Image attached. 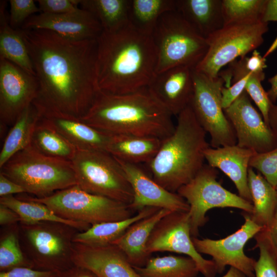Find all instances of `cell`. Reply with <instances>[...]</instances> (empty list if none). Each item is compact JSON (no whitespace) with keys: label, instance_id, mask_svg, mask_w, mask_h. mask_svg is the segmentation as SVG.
<instances>
[{"label":"cell","instance_id":"obj_1","mask_svg":"<svg viewBox=\"0 0 277 277\" xmlns=\"http://www.w3.org/2000/svg\"><path fill=\"white\" fill-rule=\"evenodd\" d=\"M20 30L38 83L32 104L42 116L83 117L100 91L96 39L73 41L49 30Z\"/></svg>","mask_w":277,"mask_h":277},{"label":"cell","instance_id":"obj_2","mask_svg":"<svg viewBox=\"0 0 277 277\" xmlns=\"http://www.w3.org/2000/svg\"><path fill=\"white\" fill-rule=\"evenodd\" d=\"M96 77L100 90L122 94L148 87L155 75L157 53L152 35L129 22L96 39Z\"/></svg>","mask_w":277,"mask_h":277},{"label":"cell","instance_id":"obj_3","mask_svg":"<svg viewBox=\"0 0 277 277\" xmlns=\"http://www.w3.org/2000/svg\"><path fill=\"white\" fill-rule=\"evenodd\" d=\"M172 116L146 87L122 94L100 90L91 108L80 119L111 135L163 140L174 131Z\"/></svg>","mask_w":277,"mask_h":277},{"label":"cell","instance_id":"obj_4","mask_svg":"<svg viewBox=\"0 0 277 277\" xmlns=\"http://www.w3.org/2000/svg\"><path fill=\"white\" fill-rule=\"evenodd\" d=\"M206 133L189 104L177 115L174 131L162 140L147 163L153 180L172 192L188 183L205 164L204 153L210 147Z\"/></svg>","mask_w":277,"mask_h":277},{"label":"cell","instance_id":"obj_5","mask_svg":"<svg viewBox=\"0 0 277 277\" xmlns=\"http://www.w3.org/2000/svg\"><path fill=\"white\" fill-rule=\"evenodd\" d=\"M0 173L37 198L77 185L71 161L46 156L31 145L11 157Z\"/></svg>","mask_w":277,"mask_h":277},{"label":"cell","instance_id":"obj_6","mask_svg":"<svg viewBox=\"0 0 277 277\" xmlns=\"http://www.w3.org/2000/svg\"><path fill=\"white\" fill-rule=\"evenodd\" d=\"M79 231L60 222L19 223L23 253L33 269L41 270L61 273L74 265L73 239Z\"/></svg>","mask_w":277,"mask_h":277},{"label":"cell","instance_id":"obj_7","mask_svg":"<svg viewBox=\"0 0 277 277\" xmlns=\"http://www.w3.org/2000/svg\"><path fill=\"white\" fill-rule=\"evenodd\" d=\"M151 35L157 53L155 74L178 66L194 69L208 50L207 39L176 10L160 18Z\"/></svg>","mask_w":277,"mask_h":277},{"label":"cell","instance_id":"obj_8","mask_svg":"<svg viewBox=\"0 0 277 277\" xmlns=\"http://www.w3.org/2000/svg\"><path fill=\"white\" fill-rule=\"evenodd\" d=\"M16 197L42 203L62 219L90 226L121 221L134 215L129 205L88 193L77 185L43 198L22 194Z\"/></svg>","mask_w":277,"mask_h":277},{"label":"cell","instance_id":"obj_9","mask_svg":"<svg viewBox=\"0 0 277 277\" xmlns=\"http://www.w3.org/2000/svg\"><path fill=\"white\" fill-rule=\"evenodd\" d=\"M83 190L130 205L133 192L117 160L106 151L77 150L71 161Z\"/></svg>","mask_w":277,"mask_h":277},{"label":"cell","instance_id":"obj_10","mask_svg":"<svg viewBox=\"0 0 277 277\" xmlns=\"http://www.w3.org/2000/svg\"><path fill=\"white\" fill-rule=\"evenodd\" d=\"M218 172L215 168L205 164L196 174L176 193L189 204L191 235L197 237L199 228L208 219L207 212L214 208L232 207L252 213L253 205L224 188L216 181Z\"/></svg>","mask_w":277,"mask_h":277},{"label":"cell","instance_id":"obj_11","mask_svg":"<svg viewBox=\"0 0 277 277\" xmlns=\"http://www.w3.org/2000/svg\"><path fill=\"white\" fill-rule=\"evenodd\" d=\"M193 93L190 105L200 124L210 136L212 148L236 144L234 130L222 104V90L225 79L219 73L210 77L192 70Z\"/></svg>","mask_w":277,"mask_h":277},{"label":"cell","instance_id":"obj_12","mask_svg":"<svg viewBox=\"0 0 277 277\" xmlns=\"http://www.w3.org/2000/svg\"><path fill=\"white\" fill-rule=\"evenodd\" d=\"M268 24L261 22L224 26L206 38L208 51L194 69L210 77L218 76L223 67L238 57L245 56L263 44Z\"/></svg>","mask_w":277,"mask_h":277},{"label":"cell","instance_id":"obj_13","mask_svg":"<svg viewBox=\"0 0 277 277\" xmlns=\"http://www.w3.org/2000/svg\"><path fill=\"white\" fill-rule=\"evenodd\" d=\"M165 251L191 258L205 277H215L217 273L213 261L205 259L193 245L188 211L171 212L155 226L147 244V252L150 256L154 252Z\"/></svg>","mask_w":277,"mask_h":277},{"label":"cell","instance_id":"obj_14","mask_svg":"<svg viewBox=\"0 0 277 277\" xmlns=\"http://www.w3.org/2000/svg\"><path fill=\"white\" fill-rule=\"evenodd\" d=\"M243 215L245 219L244 224L235 232L225 238L215 240L192 237L196 251L200 254L212 257L217 273L223 272L226 266H230L248 277H254L256 261L245 254L244 247L264 228L254 223L248 213L244 212Z\"/></svg>","mask_w":277,"mask_h":277},{"label":"cell","instance_id":"obj_15","mask_svg":"<svg viewBox=\"0 0 277 277\" xmlns=\"http://www.w3.org/2000/svg\"><path fill=\"white\" fill-rule=\"evenodd\" d=\"M35 75L15 64L0 59V124L2 133L11 127L23 111L36 97Z\"/></svg>","mask_w":277,"mask_h":277},{"label":"cell","instance_id":"obj_16","mask_svg":"<svg viewBox=\"0 0 277 277\" xmlns=\"http://www.w3.org/2000/svg\"><path fill=\"white\" fill-rule=\"evenodd\" d=\"M224 112L234 130L239 146L257 153L277 147V134L252 105L245 90Z\"/></svg>","mask_w":277,"mask_h":277},{"label":"cell","instance_id":"obj_17","mask_svg":"<svg viewBox=\"0 0 277 277\" xmlns=\"http://www.w3.org/2000/svg\"><path fill=\"white\" fill-rule=\"evenodd\" d=\"M116 159L133 190V199L129 205L133 210L140 211L151 207L171 211H189V205L184 199L159 184L138 164Z\"/></svg>","mask_w":277,"mask_h":277},{"label":"cell","instance_id":"obj_18","mask_svg":"<svg viewBox=\"0 0 277 277\" xmlns=\"http://www.w3.org/2000/svg\"><path fill=\"white\" fill-rule=\"evenodd\" d=\"M21 29L49 30L73 41L97 39L103 31L96 18L81 8L61 14L41 12L27 19Z\"/></svg>","mask_w":277,"mask_h":277},{"label":"cell","instance_id":"obj_19","mask_svg":"<svg viewBox=\"0 0 277 277\" xmlns=\"http://www.w3.org/2000/svg\"><path fill=\"white\" fill-rule=\"evenodd\" d=\"M73 263L98 277H141L116 245L91 246L74 242Z\"/></svg>","mask_w":277,"mask_h":277},{"label":"cell","instance_id":"obj_20","mask_svg":"<svg viewBox=\"0 0 277 277\" xmlns=\"http://www.w3.org/2000/svg\"><path fill=\"white\" fill-rule=\"evenodd\" d=\"M192 69L178 66L155 74L148 88L173 116L190 103L193 93Z\"/></svg>","mask_w":277,"mask_h":277},{"label":"cell","instance_id":"obj_21","mask_svg":"<svg viewBox=\"0 0 277 277\" xmlns=\"http://www.w3.org/2000/svg\"><path fill=\"white\" fill-rule=\"evenodd\" d=\"M255 153L236 144L215 148L209 147L204 153L208 164L224 172L235 185L239 195L252 204L248 171L250 159Z\"/></svg>","mask_w":277,"mask_h":277},{"label":"cell","instance_id":"obj_22","mask_svg":"<svg viewBox=\"0 0 277 277\" xmlns=\"http://www.w3.org/2000/svg\"><path fill=\"white\" fill-rule=\"evenodd\" d=\"M42 117L60 132L77 150L107 152L112 135L85 123L80 118L62 113Z\"/></svg>","mask_w":277,"mask_h":277},{"label":"cell","instance_id":"obj_23","mask_svg":"<svg viewBox=\"0 0 277 277\" xmlns=\"http://www.w3.org/2000/svg\"><path fill=\"white\" fill-rule=\"evenodd\" d=\"M171 212L174 211L159 209L152 214L132 224L112 244L123 251L133 266H145L150 258L147 252V244L150 234L156 224Z\"/></svg>","mask_w":277,"mask_h":277},{"label":"cell","instance_id":"obj_24","mask_svg":"<svg viewBox=\"0 0 277 277\" xmlns=\"http://www.w3.org/2000/svg\"><path fill=\"white\" fill-rule=\"evenodd\" d=\"M176 10L202 37L224 27L222 0H175Z\"/></svg>","mask_w":277,"mask_h":277},{"label":"cell","instance_id":"obj_25","mask_svg":"<svg viewBox=\"0 0 277 277\" xmlns=\"http://www.w3.org/2000/svg\"><path fill=\"white\" fill-rule=\"evenodd\" d=\"M162 140L153 137L112 135L107 152L124 162L135 164H147L157 152Z\"/></svg>","mask_w":277,"mask_h":277},{"label":"cell","instance_id":"obj_26","mask_svg":"<svg viewBox=\"0 0 277 277\" xmlns=\"http://www.w3.org/2000/svg\"><path fill=\"white\" fill-rule=\"evenodd\" d=\"M5 1L0 2V59L15 64L28 73L35 75L32 63L20 29L9 24Z\"/></svg>","mask_w":277,"mask_h":277},{"label":"cell","instance_id":"obj_27","mask_svg":"<svg viewBox=\"0 0 277 277\" xmlns=\"http://www.w3.org/2000/svg\"><path fill=\"white\" fill-rule=\"evenodd\" d=\"M248 184L253 206L252 213H249L250 217L256 224L267 229L277 206V191L251 167L248 171Z\"/></svg>","mask_w":277,"mask_h":277},{"label":"cell","instance_id":"obj_28","mask_svg":"<svg viewBox=\"0 0 277 277\" xmlns=\"http://www.w3.org/2000/svg\"><path fill=\"white\" fill-rule=\"evenodd\" d=\"M41 114L32 104L28 106L10 127L0 153V168L18 152L28 147Z\"/></svg>","mask_w":277,"mask_h":277},{"label":"cell","instance_id":"obj_29","mask_svg":"<svg viewBox=\"0 0 277 277\" xmlns=\"http://www.w3.org/2000/svg\"><path fill=\"white\" fill-rule=\"evenodd\" d=\"M159 208L145 207L133 216L118 221L107 222L91 226L87 230L79 231L73 242L91 246H102L112 244L121 237L135 222L154 213Z\"/></svg>","mask_w":277,"mask_h":277},{"label":"cell","instance_id":"obj_30","mask_svg":"<svg viewBox=\"0 0 277 277\" xmlns=\"http://www.w3.org/2000/svg\"><path fill=\"white\" fill-rule=\"evenodd\" d=\"M31 146L51 157L71 161L76 149L41 116L33 134Z\"/></svg>","mask_w":277,"mask_h":277},{"label":"cell","instance_id":"obj_31","mask_svg":"<svg viewBox=\"0 0 277 277\" xmlns=\"http://www.w3.org/2000/svg\"><path fill=\"white\" fill-rule=\"evenodd\" d=\"M0 204L6 206L15 211L21 218L20 222L23 223L30 224L42 221L60 222L69 225L81 232L87 230L91 226L85 223L62 219L42 203L20 199L13 195L0 197Z\"/></svg>","mask_w":277,"mask_h":277},{"label":"cell","instance_id":"obj_32","mask_svg":"<svg viewBox=\"0 0 277 277\" xmlns=\"http://www.w3.org/2000/svg\"><path fill=\"white\" fill-rule=\"evenodd\" d=\"M133 268L141 277H196L200 272L191 258L172 255L150 258L145 266Z\"/></svg>","mask_w":277,"mask_h":277},{"label":"cell","instance_id":"obj_33","mask_svg":"<svg viewBox=\"0 0 277 277\" xmlns=\"http://www.w3.org/2000/svg\"><path fill=\"white\" fill-rule=\"evenodd\" d=\"M130 0H80L81 9L91 13L103 31L118 29L128 24Z\"/></svg>","mask_w":277,"mask_h":277},{"label":"cell","instance_id":"obj_34","mask_svg":"<svg viewBox=\"0 0 277 277\" xmlns=\"http://www.w3.org/2000/svg\"><path fill=\"white\" fill-rule=\"evenodd\" d=\"M175 10V0H130L129 22L140 31L152 34L160 18Z\"/></svg>","mask_w":277,"mask_h":277},{"label":"cell","instance_id":"obj_35","mask_svg":"<svg viewBox=\"0 0 277 277\" xmlns=\"http://www.w3.org/2000/svg\"><path fill=\"white\" fill-rule=\"evenodd\" d=\"M267 0H222L224 26L262 21Z\"/></svg>","mask_w":277,"mask_h":277},{"label":"cell","instance_id":"obj_36","mask_svg":"<svg viewBox=\"0 0 277 277\" xmlns=\"http://www.w3.org/2000/svg\"><path fill=\"white\" fill-rule=\"evenodd\" d=\"M32 268L22 251L19 223L2 227L0 231V272L17 267Z\"/></svg>","mask_w":277,"mask_h":277},{"label":"cell","instance_id":"obj_37","mask_svg":"<svg viewBox=\"0 0 277 277\" xmlns=\"http://www.w3.org/2000/svg\"><path fill=\"white\" fill-rule=\"evenodd\" d=\"M255 247L260 256L254 266V277H277V249L273 244L266 229L255 236Z\"/></svg>","mask_w":277,"mask_h":277},{"label":"cell","instance_id":"obj_38","mask_svg":"<svg viewBox=\"0 0 277 277\" xmlns=\"http://www.w3.org/2000/svg\"><path fill=\"white\" fill-rule=\"evenodd\" d=\"M265 77L264 72L253 73L248 78L245 90L260 110L265 122L269 125L268 115L272 104L262 82Z\"/></svg>","mask_w":277,"mask_h":277},{"label":"cell","instance_id":"obj_39","mask_svg":"<svg viewBox=\"0 0 277 277\" xmlns=\"http://www.w3.org/2000/svg\"><path fill=\"white\" fill-rule=\"evenodd\" d=\"M249 167L255 169L274 188L277 186V147L264 153H255Z\"/></svg>","mask_w":277,"mask_h":277},{"label":"cell","instance_id":"obj_40","mask_svg":"<svg viewBox=\"0 0 277 277\" xmlns=\"http://www.w3.org/2000/svg\"><path fill=\"white\" fill-rule=\"evenodd\" d=\"M9 22L13 28L22 26L31 16L41 11L33 0H10Z\"/></svg>","mask_w":277,"mask_h":277},{"label":"cell","instance_id":"obj_41","mask_svg":"<svg viewBox=\"0 0 277 277\" xmlns=\"http://www.w3.org/2000/svg\"><path fill=\"white\" fill-rule=\"evenodd\" d=\"M41 13L61 14L75 12L78 10L80 0L36 1Z\"/></svg>","mask_w":277,"mask_h":277},{"label":"cell","instance_id":"obj_42","mask_svg":"<svg viewBox=\"0 0 277 277\" xmlns=\"http://www.w3.org/2000/svg\"><path fill=\"white\" fill-rule=\"evenodd\" d=\"M250 73L232 83L229 87H223L222 90V104L224 109L229 107L245 90Z\"/></svg>","mask_w":277,"mask_h":277},{"label":"cell","instance_id":"obj_43","mask_svg":"<svg viewBox=\"0 0 277 277\" xmlns=\"http://www.w3.org/2000/svg\"><path fill=\"white\" fill-rule=\"evenodd\" d=\"M61 273L58 271H45L21 267L0 272V277H56L60 276Z\"/></svg>","mask_w":277,"mask_h":277},{"label":"cell","instance_id":"obj_44","mask_svg":"<svg viewBox=\"0 0 277 277\" xmlns=\"http://www.w3.org/2000/svg\"><path fill=\"white\" fill-rule=\"evenodd\" d=\"M26 193L19 184L0 173V197Z\"/></svg>","mask_w":277,"mask_h":277},{"label":"cell","instance_id":"obj_45","mask_svg":"<svg viewBox=\"0 0 277 277\" xmlns=\"http://www.w3.org/2000/svg\"><path fill=\"white\" fill-rule=\"evenodd\" d=\"M21 222L18 214L12 209L0 204V225L5 227L18 224Z\"/></svg>","mask_w":277,"mask_h":277},{"label":"cell","instance_id":"obj_46","mask_svg":"<svg viewBox=\"0 0 277 277\" xmlns=\"http://www.w3.org/2000/svg\"><path fill=\"white\" fill-rule=\"evenodd\" d=\"M60 277H98L90 270L74 265L71 267L61 272Z\"/></svg>","mask_w":277,"mask_h":277},{"label":"cell","instance_id":"obj_47","mask_svg":"<svg viewBox=\"0 0 277 277\" xmlns=\"http://www.w3.org/2000/svg\"><path fill=\"white\" fill-rule=\"evenodd\" d=\"M262 21L268 23L277 22V0H267L263 14Z\"/></svg>","mask_w":277,"mask_h":277},{"label":"cell","instance_id":"obj_48","mask_svg":"<svg viewBox=\"0 0 277 277\" xmlns=\"http://www.w3.org/2000/svg\"><path fill=\"white\" fill-rule=\"evenodd\" d=\"M266 229L273 244L277 249V206L269 227Z\"/></svg>","mask_w":277,"mask_h":277},{"label":"cell","instance_id":"obj_49","mask_svg":"<svg viewBox=\"0 0 277 277\" xmlns=\"http://www.w3.org/2000/svg\"><path fill=\"white\" fill-rule=\"evenodd\" d=\"M268 81L270 87L267 93L271 102L275 104L277 100V73L269 78Z\"/></svg>","mask_w":277,"mask_h":277},{"label":"cell","instance_id":"obj_50","mask_svg":"<svg viewBox=\"0 0 277 277\" xmlns=\"http://www.w3.org/2000/svg\"><path fill=\"white\" fill-rule=\"evenodd\" d=\"M269 125L277 134V105L272 104L268 115Z\"/></svg>","mask_w":277,"mask_h":277},{"label":"cell","instance_id":"obj_51","mask_svg":"<svg viewBox=\"0 0 277 277\" xmlns=\"http://www.w3.org/2000/svg\"><path fill=\"white\" fill-rule=\"evenodd\" d=\"M222 277H248L236 268L230 267L226 273Z\"/></svg>","mask_w":277,"mask_h":277},{"label":"cell","instance_id":"obj_52","mask_svg":"<svg viewBox=\"0 0 277 277\" xmlns=\"http://www.w3.org/2000/svg\"><path fill=\"white\" fill-rule=\"evenodd\" d=\"M275 189H276V190L277 191V186H276V187H275Z\"/></svg>","mask_w":277,"mask_h":277},{"label":"cell","instance_id":"obj_53","mask_svg":"<svg viewBox=\"0 0 277 277\" xmlns=\"http://www.w3.org/2000/svg\"><path fill=\"white\" fill-rule=\"evenodd\" d=\"M56 277H60V276H56Z\"/></svg>","mask_w":277,"mask_h":277}]
</instances>
